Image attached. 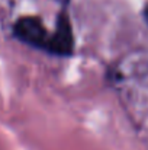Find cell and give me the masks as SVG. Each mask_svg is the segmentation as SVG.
Masks as SVG:
<instances>
[{
	"label": "cell",
	"instance_id": "6da1fadb",
	"mask_svg": "<svg viewBox=\"0 0 148 150\" xmlns=\"http://www.w3.org/2000/svg\"><path fill=\"white\" fill-rule=\"evenodd\" d=\"M12 29H13V35L23 44L48 52L51 32H48L41 18L32 15L20 16L13 23Z\"/></svg>",
	"mask_w": 148,
	"mask_h": 150
},
{
	"label": "cell",
	"instance_id": "7a4b0ae2",
	"mask_svg": "<svg viewBox=\"0 0 148 150\" xmlns=\"http://www.w3.org/2000/svg\"><path fill=\"white\" fill-rule=\"evenodd\" d=\"M73 48H74V35H73L71 22L68 15L65 12H61L57 19V28L51 34L48 52L60 57H67L71 55Z\"/></svg>",
	"mask_w": 148,
	"mask_h": 150
},
{
	"label": "cell",
	"instance_id": "3957f363",
	"mask_svg": "<svg viewBox=\"0 0 148 150\" xmlns=\"http://www.w3.org/2000/svg\"><path fill=\"white\" fill-rule=\"evenodd\" d=\"M144 18H145V21H147V23H148V6L145 7V10H144Z\"/></svg>",
	"mask_w": 148,
	"mask_h": 150
}]
</instances>
